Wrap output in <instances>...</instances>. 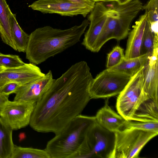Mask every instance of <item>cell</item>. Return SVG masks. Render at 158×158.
<instances>
[{
    "label": "cell",
    "mask_w": 158,
    "mask_h": 158,
    "mask_svg": "<svg viewBox=\"0 0 158 158\" xmlns=\"http://www.w3.org/2000/svg\"><path fill=\"white\" fill-rule=\"evenodd\" d=\"M87 63L71 65L54 79L48 91L36 103L29 125L40 132L55 134L80 114L91 99L89 92L93 79Z\"/></svg>",
    "instance_id": "obj_1"
},
{
    "label": "cell",
    "mask_w": 158,
    "mask_h": 158,
    "mask_svg": "<svg viewBox=\"0 0 158 158\" xmlns=\"http://www.w3.org/2000/svg\"><path fill=\"white\" fill-rule=\"evenodd\" d=\"M89 24L86 19L79 25L65 29L48 26L36 29L29 35L26 58L38 65L61 53L80 41Z\"/></svg>",
    "instance_id": "obj_2"
},
{
    "label": "cell",
    "mask_w": 158,
    "mask_h": 158,
    "mask_svg": "<svg viewBox=\"0 0 158 158\" xmlns=\"http://www.w3.org/2000/svg\"><path fill=\"white\" fill-rule=\"evenodd\" d=\"M144 68L131 77L118 94L117 110L126 120L158 122V103L143 90Z\"/></svg>",
    "instance_id": "obj_3"
},
{
    "label": "cell",
    "mask_w": 158,
    "mask_h": 158,
    "mask_svg": "<svg viewBox=\"0 0 158 158\" xmlns=\"http://www.w3.org/2000/svg\"><path fill=\"white\" fill-rule=\"evenodd\" d=\"M95 116L80 114L49 141L45 149L51 158H71L78 150Z\"/></svg>",
    "instance_id": "obj_4"
},
{
    "label": "cell",
    "mask_w": 158,
    "mask_h": 158,
    "mask_svg": "<svg viewBox=\"0 0 158 158\" xmlns=\"http://www.w3.org/2000/svg\"><path fill=\"white\" fill-rule=\"evenodd\" d=\"M115 141L114 133L96 121L90 127L81 146L71 158H111Z\"/></svg>",
    "instance_id": "obj_5"
},
{
    "label": "cell",
    "mask_w": 158,
    "mask_h": 158,
    "mask_svg": "<svg viewBox=\"0 0 158 158\" xmlns=\"http://www.w3.org/2000/svg\"><path fill=\"white\" fill-rule=\"evenodd\" d=\"M115 141L111 158H137L140 152L158 133L125 128L114 133Z\"/></svg>",
    "instance_id": "obj_6"
},
{
    "label": "cell",
    "mask_w": 158,
    "mask_h": 158,
    "mask_svg": "<svg viewBox=\"0 0 158 158\" xmlns=\"http://www.w3.org/2000/svg\"><path fill=\"white\" fill-rule=\"evenodd\" d=\"M131 78L126 74L106 69L91 82L89 88L91 99L108 98L118 95Z\"/></svg>",
    "instance_id": "obj_7"
},
{
    "label": "cell",
    "mask_w": 158,
    "mask_h": 158,
    "mask_svg": "<svg viewBox=\"0 0 158 158\" xmlns=\"http://www.w3.org/2000/svg\"><path fill=\"white\" fill-rule=\"evenodd\" d=\"M36 102L22 100L7 101L0 112V117L12 129L17 130L29 124Z\"/></svg>",
    "instance_id": "obj_8"
},
{
    "label": "cell",
    "mask_w": 158,
    "mask_h": 158,
    "mask_svg": "<svg viewBox=\"0 0 158 158\" xmlns=\"http://www.w3.org/2000/svg\"><path fill=\"white\" fill-rule=\"evenodd\" d=\"M34 10L63 16L81 15L85 17L93 9L70 0H38L29 6Z\"/></svg>",
    "instance_id": "obj_9"
},
{
    "label": "cell",
    "mask_w": 158,
    "mask_h": 158,
    "mask_svg": "<svg viewBox=\"0 0 158 158\" xmlns=\"http://www.w3.org/2000/svg\"><path fill=\"white\" fill-rule=\"evenodd\" d=\"M110 2L108 5L111 9L121 40L128 35L131 22L139 13L143 10V5L139 0H133L123 4H119L115 1Z\"/></svg>",
    "instance_id": "obj_10"
},
{
    "label": "cell",
    "mask_w": 158,
    "mask_h": 158,
    "mask_svg": "<svg viewBox=\"0 0 158 158\" xmlns=\"http://www.w3.org/2000/svg\"><path fill=\"white\" fill-rule=\"evenodd\" d=\"M108 9L104 2H96L88 17L89 27L84 35L81 44L91 52L107 20Z\"/></svg>",
    "instance_id": "obj_11"
},
{
    "label": "cell",
    "mask_w": 158,
    "mask_h": 158,
    "mask_svg": "<svg viewBox=\"0 0 158 158\" xmlns=\"http://www.w3.org/2000/svg\"><path fill=\"white\" fill-rule=\"evenodd\" d=\"M45 75L36 65L31 63H25L18 67L6 68L0 72V87L10 82H15L22 85Z\"/></svg>",
    "instance_id": "obj_12"
},
{
    "label": "cell",
    "mask_w": 158,
    "mask_h": 158,
    "mask_svg": "<svg viewBox=\"0 0 158 158\" xmlns=\"http://www.w3.org/2000/svg\"><path fill=\"white\" fill-rule=\"evenodd\" d=\"M54 79L50 70L45 75L21 85L16 91L14 100L38 102L51 86Z\"/></svg>",
    "instance_id": "obj_13"
},
{
    "label": "cell",
    "mask_w": 158,
    "mask_h": 158,
    "mask_svg": "<svg viewBox=\"0 0 158 158\" xmlns=\"http://www.w3.org/2000/svg\"><path fill=\"white\" fill-rule=\"evenodd\" d=\"M158 37L155 36L154 49L148 56L144 68L143 91L151 98L158 103Z\"/></svg>",
    "instance_id": "obj_14"
},
{
    "label": "cell",
    "mask_w": 158,
    "mask_h": 158,
    "mask_svg": "<svg viewBox=\"0 0 158 158\" xmlns=\"http://www.w3.org/2000/svg\"><path fill=\"white\" fill-rule=\"evenodd\" d=\"M147 19V13L140 16L132 26L129 33L124 59H128L141 55V49L144 28Z\"/></svg>",
    "instance_id": "obj_15"
},
{
    "label": "cell",
    "mask_w": 158,
    "mask_h": 158,
    "mask_svg": "<svg viewBox=\"0 0 158 158\" xmlns=\"http://www.w3.org/2000/svg\"><path fill=\"white\" fill-rule=\"evenodd\" d=\"M106 101L104 106L98 110L95 116L97 122L112 132L115 133L124 129L126 120L109 106L108 100Z\"/></svg>",
    "instance_id": "obj_16"
},
{
    "label": "cell",
    "mask_w": 158,
    "mask_h": 158,
    "mask_svg": "<svg viewBox=\"0 0 158 158\" xmlns=\"http://www.w3.org/2000/svg\"><path fill=\"white\" fill-rule=\"evenodd\" d=\"M12 13L6 0H0V36L4 43L17 51L10 21Z\"/></svg>",
    "instance_id": "obj_17"
},
{
    "label": "cell",
    "mask_w": 158,
    "mask_h": 158,
    "mask_svg": "<svg viewBox=\"0 0 158 158\" xmlns=\"http://www.w3.org/2000/svg\"><path fill=\"white\" fill-rule=\"evenodd\" d=\"M149 56L148 54H145L132 58H124L119 64L108 69L126 74L131 77L145 66Z\"/></svg>",
    "instance_id": "obj_18"
},
{
    "label": "cell",
    "mask_w": 158,
    "mask_h": 158,
    "mask_svg": "<svg viewBox=\"0 0 158 158\" xmlns=\"http://www.w3.org/2000/svg\"><path fill=\"white\" fill-rule=\"evenodd\" d=\"M13 130L0 117V158H10L15 146Z\"/></svg>",
    "instance_id": "obj_19"
},
{
    "label": "cell",
    "mask_w": 158,
    "mask_h": 158,
    "mask_svg": "<svg viewBox=\"0 0 158 158\" xmlns=\"http://www.w3.org/2000/svg\"><path fill=\"white\" fill-rule=\"evenodd\" d=\"M16 15L12 13L10 17L12 36L17 51L25 52L28 41L29 35L19 26L16 19Z\"/></svg>",
    "instance_id": "obj_20"
},
{
    "label": "cell",
    "mask_w": 158,
    "mask_h": 158,
    "mask_svg": "<svg viewBox=\"0 0 158 158\" xmlns=\"http://www.w3.org/2000/svg\"><path fill=\"white\" fill-rule=\"evenodd\" d=\"M10 158H51L46 150L15 145Z\"/></svg>",
    "instance_id": "obj_21"
},
{
    "label": "cell",
    "mask_w": 158,
    "mask_h": 158,
    "mask_svg": "<svg viewBox=\"0 0 158 158\" xmlns=\"http://www.w3.org/2000/svg\"><path fill=\"white\" fill-rule=\"evenodd\" d=\"M154 42L155 36L147 19L141 47V55L145 54L151 55L154 50Z\"/></svg>",
    "instance_id": "obj_22"
},
{
    "label": "cell",
    "mask_w": 158,
    "mask_h": 158,
    "mask_svg": "<svg viewBox=\"0 0 158 158\" xmlns=\"http://www.w3.org/2000/svg\"><path fill=\"white\" fill-rule=\"evenodd\" d=\"M125 128H133L158 133V122L126 120L124 125Z\"/></svg>",
    "instance_id": "obj_23"
},
{
    "label": "cell",
    "mask_w": 158,
    "mask_h": 158,
    "mask_svg": "<svg viewBox=\"0 0 158 158\" xmlns=\"http://www.w3.org/2000/svg\"><path fill=\"white\" fill-rule=\"evenodd\" d=\"M124 58L123 49L120 46L114 47L107 55V69L114 67L119 64Z\"/></svg>",
    "instance_id": "obj_24"
},
{
    "label": "cell",
    "mask_w": 158,
    "mask_h": 158,
    "mask_svg": "<svg viewBox=\"0 0 158 158\" xmlns=\"http://www.w3.org/2000/svg\"><path fill=\"white\" fill-rule=\"evenodd\" d=\"M25 64L19 56L16 55L5 54L0 52V66L6 68L18 67Z\"/></svg>",
    "instance_id": "obj_25"
},
{
    "label": "cell",
    "mask_w": 158,
    "mask_h": 158,
    "mask_svg": "<svg viewBox=\"0 0 158 158\" xmlns=\"http://www.w3.org/2000/svg\"><path fill=\"white\" fill-rule=\"evenodd\" d=\"M22 85L15 82L7 83L0 87V93L4 95L9 96L16 91Z\"/></svg>",
    "instance_id": "obj_26"
},
{
    "label": "cell",
    "mask_w": 158,
    "mask_h": 158,
    "mask_svg": "<svg viewBox=\"0 0 158 158\" xmlns=\"http://www.w3.org/2000/svg\"><path fill=\"white\" fill-rule=\"evenodd\" d=\"M143 10L148 13H158V0H149L144 6Z\"/></svg>",
    "instance_id": "obj_27"
},
{
    "label": "cell",
    "mask_w": 158,
    "mask_h": 158,
    "mask_svg": "<svg viewBox=\"0 0 158 158\" xmlns=\"http://www.w3.org/2000/svg\"><path fill=\"white\" fill-rule=\"evenodd\" d=\"M76 3L81 4L94 8L95 2L93 0H70Z\"/></svg>",
    "instance_id": "obj_28"
},
{
    "label": "cell",
    "mask_w": 158,
    "mask_h": 158,
    "mask_svg": "<svg viewBox=\"0 0 158 158\" xmlns=\"http://www.w3.org/2000/svg\"><path fill=\"white\" fill-rule=\"evenodd\" d=\"M9 96L0 94V112L4 104L8 100Z\"/></svg>",
    "instance_id": "obj_29"
},
{
    "label": "cell",
    "mask_w": 158,
    "mask_h": 158,
    "mask_svg": "<svg viewBox=\"0 0 158 158\" xmlns=\"http://www.w3.org/2000/svg\"><path fill=\"white\" fill-rule=\"evenodd\" d=\"M133 0H114L119 4H123L127 3Z\"/></svg>",
    "instance_id": "obj_30"
},
{
    "label": "cell",
    "mask_w": 158,
    "mask_h": 158,
    "mask_svg": "<svg viewBox=\"0 0 158 158\" xmlns=\"http://www.w3.org/2000/svg\"><path fill=\"white\" fill-rule=\"evenodd\" d=\"M95 2H109L111 1H113L114 0H93Z\"/></svg>",
    "instance_id": "obj_31"
},
{
    "label": "cell",
    "mask_w": 158,
    "mask_h": 158,
    "mask_svg": "<svg viewBox=\"0 0 158 158\" xmlns=\"http://www.w3.org/2000/svg\"><path fill=\"white\" fill-rule=\"evenodd\" d=\"M5 69V67L0 66V72L3 71Z\"/></svg>",
    "instance_id": "obj_32"
},
{
    "label": "cell",
    "mask_w": 158,
    "mask_h": 158,
    "mask_svg": "<svg viewBox=\"0 0 158 158\" xmlns=\"http://www.w3.org/2000/svg\"><path fill=\"white\" fill-rule=\"evenodd\" d=\"M1 94L0 93V94Z\"/></svg>",
    "instance_id": "obj_33"
}]
</instances>
